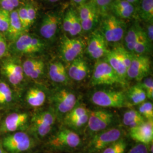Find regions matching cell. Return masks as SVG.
Returning <instances> with one entry per match:
<instances>
[{"mask_svg":"<svg viewBox=\"0 0 153 153\" xmlns=\"http://www.w3.org/2000/svg\"><path fill=\"white\" fill-rule=\"evenodd\" d=\"M114 115L111 112L104 110L90 111L87 128L91 134H96L107 129L112 123Z\"/></svg>","mask_w":153,"mask_h":153,"instance_id":"obj_14","label":"cell"},{"mask_svg":"<svg viewBox=\"0 0 153 153\" xmlns=\"http://www.w3.org/2000/svg\"><path fill=\"white\" fill-rule=\"evenodd\" d=\"M152 47V44L150 43L144 28L142 27L140 24L138 30L137 41L134 47L133 54L146 55L150 52Z\"/></svg>","mask_w":153,"mask_h":153,"instance_id":"obj_25","label":"cell"},{"mask_svg":"<svg viewBox=\"0 0 153 153\" xmlns=\"http://www.w3.org/2000/svg\"><path fill=\"white\" fill-rule=\"evenodd\" d=\"M126 96L129 103L131 105H139L147 99L145 91L139 84L131 86L128 90Z\"/></svg>","mask_w":153,"mask_h":153,"instance_id":"obj_27","label":"cell"},{"mask_svg":"<svg viewBox=\"0 0 153 153\" xmlns=\"http://www.w3.org/2000/svg\"><path fill=\"white\" fill-rule=\"evenodd\" d=\"M48 75L50 79L57 83L66 84L70 79L65 66L60 61H55L49 64Z\"/></svg>","mask_w":153,"mask_h":153,"instance_id":"obj_23","label":"cell"},{"mask_svg":"<svg viewBox=\"0 0 153 153\" xmlns=\"http://www.w3.org/2000/svg\"><path fill=\"white\" fill-rule=\"evenodd\" d=\"M45 44L38 37L25 33L13 42L12 51L21 55H33L44 51Z\"/></svg>","mask_w":153,"mask_h":153,"instance_id":"obj_7","label":"cell"},{"mask_svg":"<svg viewBox=\"0 0 153 153\" xmlns=\"http://www.w3.org/2000/svg\"><path fill=\"white\" fill-rule=\"evenodd\" d=\"M90 84L99 86L124 85V83L106 61L98 60L94 66Z\"/></svg>","mask_w":153,"mask_h":153,"instance_id":"obj_4","label":"cell"},{"mask_svg":"<svg viewBox=\"0 0 153 153\" xmlns=\"http://www.w3.org/2000/svg\"><path fill=\"white\" fill-rule=\"evenodd\" d=\"M60 22V17L57 14L49 13L45 14L40 26V35L45 39L53 40L57 33Z\"/></svg>","mask_w":153,"mask_h":153,"instance_id":"obj_17","label":"cell"},{"mask_svg":"<svg viewBox=\"0 0 153 153\" xmlns=\"http://www.w3.org/2000/svg\"><path fill=\"white\" fill-rule=\"evenodd\" d=\"M1 71L8 81L13 86L19 85L24 79L22 65L13 59L4 61Z\"/></svg>","mask_w":153,"mask_h":153,"instance_id":"obj_16","label":"cell"},{"mask_svg":"<svg viewBox=\"0 0 153 153\" xmlns=\"http://www.w3.org/2000/svg\"><path fill=\"white\" fill-rule=\"evenodd\" d=\"M150 72V58L147 55L133 54L131 64L127 70L126 78L140 82L149 76Z\"/></svg>","mask_w":153,"mask_h":153,"instance_id":"obj_10","label":"cell"},{"mask_svg":"<svg viewBox=\"0 0 153 153\" xmlns=\"http://www.w3.org/2000/svg\"><path fill=\"white\" fill-rule=\"evenodd\" d=\"M128 146V143L123 138L112 143L105 148L101 153H124Z\"/></svg>","mask_w":153,"mask_h":153,"instance_id":"obj_33","label":"cell"},{"mask_svg":"<svg viewBox=\"0 0 153 153\" xmlns=\"http://www.w3.org/2000/svg\"><path fill=\"white\" fill-rule=\"evenodd\" d=\"M77 13L83 33L93 31L98 24L100 16L93 2L90 1L78 6Z\"/></svg>","mask_w":153,"mask_h":153,"instance_id":"obj_13","label":"cell"},{"mask_svg":"<svg viewBox=\"0 0 153 153\" xmlns=\"http://www.w3.org/2000/svg\"><path fill=\"white\" fill-rule=\"evenodd\" d=\"M26 10H27V16L28 25L29 28L32 26L33 24L35 21L36 14H37V9L35 6L31 3H28L26 5Z\"/></svg>","mask_w":153,"mask_h":153,"instance_id":"obj_40","label":"cell"},{"mask_svg":"<svg viewBox=\"0 0 153 153\" xmlns=\"http://www.w3.org/2000/svg\"><path fill=\"white\" fill-rule=\"evenodd\" d=\"M0 153H6L4 151V150L1 148H0Z\"/></svg>","mask_w":153,"mask_h":153,"instance_id":"obj_50","label":"cell"},{"mask_svg":"<svg viewBox=\"0 0 153 153\" xmlns=\"http://www.w3.org/2000/svg\"><path fill=\"white\" fill-rule=\"evenodd\" d=\"M62 24L64 31L72 38L81 35L83 33L77 11L73 8H70L66 11Z\"/></svg>","mask_w":153,"mask_h":153,"instance_id":"obj_19","label":"cell"},{"mask_svg":"<svg viewBox=\"0 0 153 153\" xmlns=\"http://www.w3.org/2000/svg\"><path fill=\"white\" fill-rule=\"evenodd\" d=\"M95 6L100 17L103 18L109 14L111 7L114 0H90Z\"/></svg>","mask_w":153,"mask_h":153,"instance_id":"obj_32","label":"cell"},{"mask_svg":"<svg viewBox=\"0 0 153 153\" xmlns=\"http://www.w3.org/2000/svg\"><path fill=\"white\" fill-rule=\"evenodd\" d=\"M90 112V111L84 115L79 117H76L74 119H70L68 120L64 121V123L69 128H71L72 129L71 130H79L87 126Z\"/></svg>","mask_w":153,"mask_h":153,"instance_id":"obj_31","label":"cell"},{"mask_svg":"<svg viewBox=\"0 0 153 153\" xmlns=\"http://www.w3.org/2000/svg\"><path fill=\"white\" fill-rule=\"evenodd\" d=\"M7 45L5 39L0 33V58L3 57L6 54Z\"/></svg>","mask_w":153,"mask_h":153,"instance_id":"obj_44","label":"cell"},{"mask_svg":"<svg viewBox=\"0 0 153 153\" xmlns=\"http://www.w3.org/2000/svg\"><path fill=\"white\" fill-rule=\"evenodd\" d=\"M46 100V95L44 91L37 88H31L26 95V100L32 107L38 108L42 106Z\"/></svg>","mask_w":153,"mask_h":153,"instance_id":"obj_26","label":"cell"},{"mask_svg":"<svg viewBox=\"0 0 153 153\" xmlns=\"http://www.w3.org/2000/svg\"><path fill=\"white\" fill-rule=\"evenodd\" d=\"M10 1H11L12 5L15 9L18 7V6L19 5V4H20L19 0H10Z\"/></svg>","mask_w":153,"mask_h":153,"instance_id":"obj_48","label":"cell"},{"mask_svg":"<svg viewBox=\"0 0 153 153\" xmlns=\"http://www.w3.org/2000/svg\"><path fill=\"white\" fill-rule=\"evenodd\" d=\"M123 131L120 128H113L94 134L86 147V152L100 153L111 144L123 138Z\"/></svg>","mask_w":153,"mask_h":153,"instance_id":"obj_5","label":"cell"},{"mask_svg":"<svg viewBox=\"0 0 153 153\" xmlns=\"http://www.w3.org/2000/svg\"><path fill=\"white\" fill-rule=\"evenodd\" d=\"M146 120L139 112L135 109L126 111L123 117V123L124 126L130 128L136 126L143 123Z\"/></svg>","mask_w":153,"mask_h":153,"instance_id":"obj_29","label":"cell"},{"mask_svg":"<svg viewBox=\"0 0 153 153\" xmlns=\"http://www.w3.org/2000/svg\"><path fill=\"white\" fill-rule=\"evenodd\" d=\"M41 60L37 59H28L22 64L23 71L25 76L29 78L35 67L38 65Z\"/></svg>","mask_w":153,"mask_h":153,"instance_id":"obj_38","label":"cell"},{"mask_svg":"<svg viewBox=\"0 0 153 153\" xmlns=\"http://www.w3.org/2000/svg\"><path fill=\"white\" fill-rule=\"evenodd\" d=\"M90 100L93 104L102 107L119 108L128 107L131 105L125 93L114 90H97L91 95Z\"/></svg>","mask_w":153,"mask_h":153,"instance_id":"obj_2","label":"cell"},{"mask_svg":"<svg viewBox=\"0 0 153 153\" xmlns=\"http://www.w3.org/2000/svg\"><path fill=\"white\" fill-rule=\"evenodd\" d=\"M145 31L146 33L147 37L150 42V43L153 44V21L147 22L146 28L145 29Z\"/></svg>","mask_w":153,"mask_h":153,"instance_id":"obj_43","label":"cell"},{"mask_svg":"<svg viewBox=\"0 0 153 153\" xmlns=\"http://www.w3.org/2000/svg\"><path fill=\"white\" fill-rule=\"evenodd\" d=\"M0 4L2 10L11 13L14 10V7L12 5L10 0H0Z\"/></svg>","mask_w":153,"mask_h":153,"instance_id":"obj_45","label":"cell"},{"mask_svg":"<svg viewBox=\"0 0 153 153\" xmlns=\"http://www.w3.org/2000/svg\"><path fill=\"white\" fill-rule=\"evenodd\" d=\"M86 48L89 57L97 60L105 56L108 51L107 42L99 30L91 33Z\"/></svg>","mask_w":153,"mask_h":153,"instance_id":"obj_15","label":"cell"},{"mask_svg":"<svg viewBox=\"0 0 153 153\" xmlns=\"http://www.w3.org/2000/svg\"><path fill=\"white\" fill-rule=\"evenodd\" d=\"M77 101L76 95L71 90L62 88L57 91L53 98L55 114L64 117L76 107Z\"/></svg>","mask_w":153,"mask_h":153,"instance_id":"obj_11","label":"cell"},{"mask_svg":"<svg viewBox=\"0 0 153 153\" xmlns=\"http://www.w3.org/2000/svg\"><path fill=\"white\" fill-rule=\"evenodd\" d=\"M140 23L136 22L126 31L124 36V47L128 52L133 54L134 47L137 41L138 30Z\"/></svg>","mask_w":153,"mask_h":153,"instance_id":"obj_28","label":"cell"},{"mask_svg":"<svg viewBox=\"0 0 153 153\" xmlns=\"http://www.w3.org/2000/svg\"><path fill=\"white\" fill-rule=\"evenodd\" d=\"M25 32L19 20L17 10H14L10 13V23L8 30L6 33L8 39L14 42Z\"/></svg>","mask_w":153,"mask_h":153,"instance_id":"obj_24","label":"cell"},{"mask_svg":"<svg viewBox=\"0 0 153 153\" xmlns=\"http://www.w3.org/2000/svg\"><path fill=\"white\" fill-rule=\"evenodd\" d=\"M28 119L26 113H13L6 117L1 126V130L5 132L18 131L26 125Z\"/></svg>","mask_w":153,"mask_h":153,"instance_id":"obj_21","label":"cell"},{"mask_svg":"<svg viewBox=\"0 0 153 153\" xmlns=\"http://www.w3.org/2000/svg\"><path fill=\"white\" fill-rule=\"evenodd\" d=\"M13 99V93L11 88L7 84L0 82V105L9 104Z\"/></svg>","mask_w":153,"mask_h":153,"instance_id":"obj_34","label":"cell"},{"mask_svg":"<svg viewBox=\"0 0 153 153\" xmlns=\"http://www.w3.org/2000/svg\"><path fill=\"white\" fill-rule=\"evenodd\" d=\"M56 120V114L53 110L39 112L31 119V129L39 137L47 136L52 131Z\"/></svg>","mask_w":153,"mask_h":153,"instance_id":"obj_9","label":"cell"},{"mask_svg":"<svg viewBox=\"0 0 153 153\" xmlns=\"http://www.w3.org/2000/svg\"><path fill=\"white\" fill-rule=\"evenodd\" d=\"M80 136L76 131L68 128L60 129L49 140L51 147L59 150H70L78 148L81 144Z\"/></svg>","mask_w":153,"mask_h":153,"instance_id":"obj_6","label":"cell"},{"mask_svg":"<svg viewBox=\"0 0 153 153\" xmlns=\"http://www.w3.org/2000/svg\"><path fill=\"white\" fill-rule=\"evenodd\" d=\"M2 145L10 153H22L33 147V141L27 133L18 131L6 136L2 141Z\"/></svg>","mask_w":153,"mask_h":153,"instance_id":"obj_12","label":"cell"},{"mask_svg":"<svg viewBox=\"0 0 153 153\" xmlns=\"http://www.w3.org/2000/svg\"><path fill=\"white\" fill-rule=\"evenodd\" d=\"M132 56L133 53L128 52L123 45H121L108 50L105 56V61L124 83L127 78V70L131 64Z\"/></svg>","mask_w":153,"mask_h":153,"instance_id":"obj_1","label":"cell"},{"mask_svg":"<svg viewBox=\"0 0 153 153\" xmlns=\"http://www.w3.org/2000/svg\"><path fill=\"white\" fill-rule=\"evenodd\" d=\"M67 72L70 79L76 82L82 81L89 73L88 62L79 56L71 62Z\"/></svg>","mask_w":153,"mask_h":153,"instance_id":"obj_20","label":"cell"},{"mask_svg":"<svg viewBox=\"0 0 153 153\" xmlns=\"http://www.w3.org/2000/svg\"><path fill=\"white\" fill-rule=\"evenodd\" d=\"M72 2H73L74 3L76 4V5L78 6L81 5L82 4H85L86 2H87L88 0H71Z\"/></svg>","mask_w":153,"mask_h":153,"instance_id":"obj_46","label":"cell"},{"mask_svg":"<svg viewBox=\"0 0 153 153\" xmlns=\"http://www.w3.org/2000/svg\"><path fill=\"white\" fill-rule=\"evenodd\" d=\"M10 13L0 9V33H6L9 27Z\"/></svg>","mask_w":153,"mask_h":153,"instance_id":"obj_39","label":"cell"},{"mask_svg":"<svg viewBox=\"0 0 153 153\" xmlns=\"http://www.w3.org/2000/svg\"><path fill=\"white\" fill-rule=\"evenodd\" d=\"M89 111H90L85 105H77L76 107H75L64 117V121L68 120L76 117L81 116L88 113Z\"/></svg>","mask_w":153,"mask_h":153,"instance_id":"obj_37","label":"cell"},{"mask_svg":"<svg viewBox=\"0 0 153 153\" xmlns=\"http://www.w3.org/2000/svg\"><path fill=\"white\" fill-rule=\"evenodd\" d=\"M129 135L137 143L146 145L151 144L153 141V120H146L138 126L130 128Z\"/></svg>","mask_w":153,"mask_h":153,"instance_id":"obj_18","label":"cell"},{"mask_svg":"<svg viewBox=\"0 0 153 153\" xmlns=\"http://www.w3.org/2000/svg\"><path fill=\"white\" fill-rule=\"evenodd\" d=\"M47 1L49 2H52V3H54V2H58L60 0H46Z\"/></svg>","mask_w":153,"mask_h":153,"instance_id":"obj_49","label":"cell"},{"mask_svg":"<svg viewBox=\"0 0 153 153\" xmlns=\"http://www.w3.org/2000/svg\"><path fill=\"white\" fill-rule=\"evenodd\" d=\"M136 7L133 5L126 0H114L111 11L115 16L121 19H129L131 18L136 13Z\"/></svg>","mask_w":153,"mask_h":153,"instance_id":"obj_22","label":"cell"},{"mask_svg":"<svg viewBox=\"0 0 153 153\" xmlns=\"http://www.w3.org/2000/svg\"><path fill=\"white\" fill-rule=\"evenodd\" d=\"M45 64L43 61L41 60L38 65L35 67L32 73L29 76L32 79H38L44 74Z\"/></svg>","mask_w":153,"mask_h":153,"instance_id":"obj_41","label":"cell"},{"mask_svg":"<svg viewBox=\"0 0 153 153\" xmlns=\"http://www.w3.org/2000/svg\"><path fill=\"white\" fill-rule=\"evenodd\" d=\"M126 1L128 2H129V4H131L135 6L136 7V6H138V5L140 0H126Z\"/></svg>","mask_w":153,"mask_h":153,"instance_id":"obj_47","label":"cell"},{"mask_svg":"<svg viewBox=\"0 0 153 153\" xmlns=\"http://www.w3.org/2000/svg\"><path fill=\"white\" fill-rule=\"evenodd\" d=\"M138 111L147 121L153 120V105L151 102H144L139 104Z\"/></svg>","mask_w":153,"mask_h":153,"instance_id":"obj_35","label":"cell"},{"mask_svg":"<svg viewBox=\"0 0 153 153\" xmlns=\"http://www.w3.org/2000/svg\"><path fill=\"white\" fill-rule=\"evenodd\" d=\"M126 153H149L148 145L137 143L132 146Z\"/></svg>","mask_w":153,"mask_h":153,"instance_id":"obj_42","label":"cell"},{"mask_svg":"<svg viewBox=\"0 0 153 153\" xmlns=\"http://www.w3.org/2000/svg\"><path fill=\"white\" fill-rule=\"evenodd\" d=\"M126 30V23L114 15L108 14L102 18L99 30L108 43H116L124 38Z\"/></svg>","mask_w":153,"mask_h":153,"instance_id":"obj_3","label":"cell"},{"mask_svg":"<svg viewBox=\"0 0 153 153\" xmlns=\"http://www.w3.org/2000/svg\"><path fill=\"white\" fill-rule=\"evenodd\" d=\"M138 83L145 91L147 98L152 100L153 99V79L152 76L143 78Z\"/></svg>","mask_w":153,"mask_h":153,"instance_id":"obj_36","label":"cell"},{"mask_svg":"<svg viewBox=\"0 0 153 153\" xmlns=\"http://www.w3.org/2000/svg\"><path fill=\"white\" fill-rule=\"evenodd\" d=\"M138 7L142 21L146 23L153 21V0H140Z\"/></svg>","mask_w":153,"mask_h":153,"instance_id":"obj_30","label":"cell"},{"mask_svg":"<svg viewBox=\"0 0 153 153\" xmlns=\"http://www.w3.org/2000/svg\"><path fill=\"white\" fill-rule=\"evenodd\" d=\"M86 45L85 40L82 38H69L64 35L60 44L61 57L66 62L71 63L80 56Z\"/></svg>","mask_w":153,"mask_h":153,"instance_id":"obj_8","label":"cell"}]
</instances>
